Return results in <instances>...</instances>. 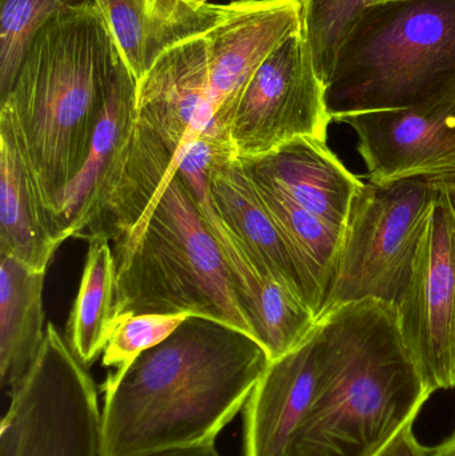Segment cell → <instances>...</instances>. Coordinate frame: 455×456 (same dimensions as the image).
<instances>
[{
  "instance_id": "6da1fadb",
  "label": "cell",
  "mask_w": 455,
  "mask_h": 456,
  "mask_svg": "<svg viewBox=\"0 0 455 456\" xmlns=\"http://www.w3.org/2000/svg\"><path fill=\"white\" fill-rule=\"evenodd\" d=\"M270 359L256 338L189 316L102 386V456L215 444L245 409Z\"/></svg>"
},
{
  "instance_id": "7a4b0ae2",
  "label": "cell",
  "mask_w": 455,
  "mask_h": 456,
  "mask_svg": "<svg viewBox=\"0 0 455 456\" xmlns=\"http://www.w3.org/2000/svg\"><path fill=\"white\" fill-rule=\"evenodd\" d=\"M123 56L98 0L48 19L0 99L45 210L77 178ZM53 222V221H51Z\"/></svg>"
},
{
  "instance_id": "3957f363",
  "label": "cell",
  "mask_w": 455,
  "mask_h": 456,
  "mask_svg": "<svg viewBox=\"0 0 455 456\" xmlns=\"http://www.w3.org/2000/svg\"><path fill=\"white\" fill-rule=\"evenodd\" d=\"M320 322L325 362L283 456H376L430 398L394 307L365 299Z\"/></svg>"
},
{
  "instance_id": "277c9868",
  "label": "cell",
  "mask_w": 455,
  "mask_h": 456,
  "mask_svg": "<svg viewBox=\"0 0 455 456\" xmlns=\"http://www.w3.org/2000/svg\"><path fill=\"white\" fill-rule=\"evenodd\" d=\"M112 248L114 319L126 314L200 316L254 338L218 243L178 171Z\"/></svg>"
},
{
  "instance_id": "5b68a950",
  "label": "cell",
  "mask_w": 455,
  "mask_h": 456,
  "mask_svg": "<svg viewBox=\"0 0 455 456\" xmlns=\"http://www.w3.org/2000/svg\"><path fill=\"white\" fill-rule=\"evenodd\" d=\"M455 83V0H377L355 16L326 83L333 120L409 109Z\"/></svg>"
},
{
  "instance_id": "8992f818",
  "label": "cell",
  "mask_w": 455,
  "mask_h": 456,
  "mask_svg": "<svg viewBox=\"0 0 455 456\" xmlns=\"http://www.w3.org/2000/svg\"><path fill=\"white\" fill-rule=\"evenodd\" d=\"M435 192V179L425 176L363 184L345 227L323 315L365 299L397 305L413 271Z\"/></svg>"
},
{
  "instance_id": "52a82bcc",
  "label": "cell",
  "mask_w": 455,
  "mask_h": 456,
  "mask_svg": "<svg viewBox=\"0 0 455 456\" xmlns=\"http://www.w3.org/2000/svg\"><path fill=\"white\" fill-rule=\"evenodd\" d=\"M0 456H102L95 382L53 323L28 374L11 391Z\"/></svg>"
},
{
  "instance_id": "ba28073f",
  "label": "cell",
  "mask_w": 455,
  "mask_h": 456,
  "mask_svg": "<svg viewBox=\"0 0 455 456\" xmlns=\"http://www.w3.org/2000/svg\"><path fill=\"white\" fill-rule=\"evenodd\" d=\"M205 34L168 48L136 83L135 123L125 155L130 170L165 175L192 142L205 134L221 136L208 101Z\"/></svg>"
},
{
  "instance_id": "9c48e42d",
  "label": "cell",
  "mask_w": 455,
  "mask_h": 456,
  "mask_svg": "<svg viewBox=\"0 0 455 456\" xmlns=\"http://www.w3.org/2000/svg\"><path fill=\"white\" fill-rule=\"evenodd\" d=\"M435 200L408 286L394 305L403 342L430 396L455 388V178Z\"/></svg>"
},
{
  "instance_id": "30bf717a",
  "label": "cell",
  "mask_w": 455,
  "mask_h": 456,
  "mask_svg": "<svg viewBox=\"0 0 455 456\" xmlns=\"http://www.w3.org/2000/svg\"><path fill=\"white\" fill-rule=\"evenodd\" d=\"M325 83L304 31L286 37L243 88L224 130L232 154L256 158L297 138L328 143Z\"/></svg>"
},
{
  "instance_id": "8fae6325",
  "label": "cell",
  "mask_w": 455,
  "mask_h": 456,
  "mask_svg": "<svg viewBox=\"0 0 455 456\" xmlns=\"http://www.w3.org/2000/svg\"><path fill=\"white\" fill-rule=\"evenodd\" d=\"M232 151L229 142L202 135L182 155L178 174L191 190L200 216L218 243L232 289L270 362L282 358L312 334L318 319L301 299L262 267L242 239L218 216L208 200L207 174L215 158Z\"/></svg>"
},
{
  "instance_id": "7c38bea8",
  "label": "cell",
  "mask_w": 455,
  "mask_h": 456,
  "mask_svg": "<svg viewBox=\"0 0 455 456\" xmlns=\"http://www.w3.org/2000/svg\"><path fill=\"white\" fill-rule=\"evenodd\" d=\"M358 136L369 182L455 178V83L409 109L342 118Z\"/></svg>"
},
{
  "instance_id": "4fadbf2b",
  "label": "cell",
  "mask_w": 455,
  "mask_h": 456,
  "mask_svg": "<svg viewBox=\"0 0 455 456\" xmlns=\"http://www.w3.org/2000/svg\"><path fill=\"white\" fill-rule=\"evenodd\" d=\"M136 115V80L120 61L93 133L87 159L51 216L61 240L87 239L103 218L125 159Z\"/></svg>"
},
{
  "instance_id": "5bb4252c",
  "label": "cell",
  "mask_w": 455,
  "mask_h": 456,
  "mask_svg": "<svg viewBox=\"0 0 455 456\" xmlns=\"http://www.w3.org/2000/svg\"><path fill=\"white\" fill-rule=\"evenodd\" d=\"M207 194L214 210L226 222L275 281L301 299L320 321L325 302L302 267L274 219L264 208L242 162L219 154L207 174Z\"/></svg>"
},
{
  "instance_id": "9a60e30c",
  "label": "cell",
  "mask_w": 455,
  "mask_h": 456,
  "mask_svg": "<svg viewBox=\"0 0 455 456\" xmlns=\"http://www.w3.org/2000/svg\"><path fill=\"white\" fill-rule=\"evenodd\" d=\"M325 353L318 321L302 345L270 362L243 409V456H283L312 401Z\"/></svg>"
},
{
  "instance_id": "2e32d148",
  "label": "cell",
  "mask_w": 455,
  "mask_h": 456,
  "mask_svg": "<svg viewBox=\"0 0 455 456\" xmlns=\"http://www.w3.org/2000/svg\"><path fill=\"white\" fill-rule=\"evenodd\" d=\"M238 159L270 179L294 202L342 230L365 184L345 167L328 143L313 138H297L261 157Z\"/></svg>"
},
{
  "instance_id": "e0dca14e",
  "label": "cell",
  "mask_w": 455,
  "mask_h": 456,
  "mask_svg": "<svg viewBox=\"0 0 455 456\" xmlns=\"http://www.w3.org/2000/svg\"><path fill=\"white\" fill-rule=\"evenodd\" d=\"M136 83L165 51L205 34L229 13V4L189 0H98Z\"/></svg>"
},
{
  "instance_id": "ac0fdd59",
  "label": "cell",
  "mask_w": 455,
  "mask_h": 456,
  "mask_svg": "<svg viewBox=\"0 0 455 456\" xmlns=\"http://www.w3.org/2000/svg\"><path fill=\"white\" fill-rule=\"evenodd\" d=\"M61 243L12 130L0 122V255L47 273Z\"/></svg>"
},
{
  "instance_id": "d6986e66",
  "label": "cell",
  "mask_w": 455,
  "mask_h": 456,
  "mask_svg": "<svg viewBox=\"0 0 455 456\" xmlns=\"http://www.w3.org/2000/svg\"><path fill=\"white\" fill-rule=\"evenodd\" d=\"M45 271L0 255V382L15 390L28 374L45 338Z\"/></svg>"
},
{
  "instance_id": "ffe728a7",
  "label": "cell",
  "mask_w": 455,
  "mask_h": 456,
  "mask_svg": "<svg viewBox=\"0 0 455 456\" xmlns=\"http://www.w3.org/2000/svg\"><path fill=\"white\" fill-rule=\"evenodd\" d=\"M79 291L67 324V342L77 361L91 367L103 354L114 324L117 259L106 233L88 236Z\"/></svg>"
},
{
  "instance_id": "44dd1931",
  "label": "cell",
  "mask_w": 455,
  "mask_h": 456,
  "mask_svg": "<svg viewBox=\"0 0 455 456\" xmlns=\"http://www.w3.org/2000/svg\"><path fill=\"white\" fill-rule=\"evenodd\" d=\"M245 170L253 181L264 208L320 291L326 307L329 291L336 276L345 230L328 224L294 202L266 176L246 167Z\"/></svg>"
},
{
  "instance_id": "7402d4cb",
  "label": "cell",
  "mask_w": 455,
  "mask_h": 456,
  "mask_svg": "<svg viewBox=\"0 0 455 456\" xmlns=\"http://www.w3.org/2000/svg\"><path fill=\"white\" fill-rule=\"evenodd\" d=\"M96 0H0V99L7 94L32 37L48 19Z\"/></svg>"
},
{
  "instance_id": "603a6c76",
  "label": "cell",
  "mask_w": 455,
  "mask_h": 456,
  "mask_svg": "<svg viewBox=\"0 0 455 456\" xmlns=\"http://www.w3.org/2000/svg\"><path fill=\"white\" fill-rule=\"evenodd\" d=\"M302 31L322 82L328 83L338 48L368 0H299Z\"/></svg>"
},
{
  "instance_id": "cb8c5ba5",
  "label": "cell",
  "mask_w": 455,
  "mask_h": 456,
  "mask_svg": "<svg viewBox=\"0 0 455 456\" xmlns=\"http://www.w3.org/2000/svg\"><path fill=\"white\" fill-rule=\"evenodd\" d=\"M187 318L159 314L118 316L102 354V363L104 367H114V374H122L141 354L167 339Z\"/></svg>"
},
{
  "instance_id": "d4e9b609",
  "label": "cell",
  "mask_w": 455,
  "mask_h": 456,
  "mask_svg": "<svg viewBox=\"0 0 455 456\" xmlns=\"http://www.w3.org/2000/svg\"><path fill=\"white\" fill-rule=\"evenodd\" d=\"M414 420L409 422L376 456H429L414 434Z\"/></svg>"
},
{
  "instance_id": "484cf974",
  "label": "cell",
  "mask_w": 455,
  "mask_h": 456,
  "mask_svg": "<svg viewBox=\"0 0 455 456\" xmlns=\"http://www.w3.org/2000/svg\"><path fill=\"white\" fill-rule=\"evenodd\" d=\"M149 456H221L215 444H202V446L186 447V449L170 450Z\"/></svg>"
},
{
  "instance_id": "4316f807",
  "label": "cell",
  "mask_w": 455,
  "mask_h": 456,
  "mask_svg": "<svg viewBox=\"0 0 455 456\" xmlns=\"http://www.w3.org/2000/svg\"><path fill=\"white\" fill-rule=\"evenodd\" d=\"M429 456H455V428L443 444L429 449Z\"/></svg>"
},
{
  "instance_id": "83f0119b",
  "label": "cell",
  "mask_w": 455,
  "mask_h": 456,
  "mask_svg": "<svg viewBox=\"0 0 455 456\" xmlns=\"http://www.w3.org/2000/svg\"><path fill=\"white\" fill-rule=\"evenodd\" d=\"M189 2L195 3V4H207L210 0H189Z\"/></svg>"
},
{
  "instance_id": "f1b7e54d",
  "label": "cell",
  "mask_w": 455,
  "mask_h": 456,
  "mask_svg": "<svg viewBox=\"0 0 455 456\" xmlns=\"http://www.w3.org/2000/svg\"><path fill=\"white\" fill-rule=\"evenodd\" d=\"M370 2H377V0H368V3H370Z\"/></svg>"
}]
</instances>
